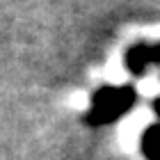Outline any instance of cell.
I'll list each match as a JSON object with an SVG mask.
<instances>
[{"label":"cell","instance_id":"1","mask_svg":"<svg viewBox=\"0 0 160 160\" xmlns=\"http://www.w3.org/2000/svg\"><path fill=\"white\" fill-rule=\"evenodd\" d=\"M133 101H135V94L130 87H103V89H98L94 94L87 121L94 123V126L114 121L133 105Z\"/></svg>","mask_w":160,"mask_h":160},{"label":"cell","instance_id":"2","mask_svg":"<svg viewBox=\"0 0 160 160\" xmlns=\"http://www.w3.org/2000/svg\"><path fill=\"white\" fill-rule=\"evenodd\" d=\"M128 69L135 73H142L151 62L160 64V46H135L128 53Z\"/></svg>","mask_w":160,"mask_h":160},{"label":"cell","instance_id":"3","mask_svg":"<svg viewBox=\"0 0 160 160\" xmlns=\"http://www.w3.org/2000/svg\"><path fill=\"white\" fill-rule=\"evenodd\" d=\"M142 151L149 160H160V123L151 126L142 137Z\"/></svg>","mask_w":160,"mask_h":160},{"label":"cell","instance_id":"4","mask_svg":"<svg viewBox=\"0 0 160 160\" xmlns=\"http://www.w3.org/2000/svg\"><path fill=\"white\" fill-rule=\"evenodd\" d=\"M153 110H156V114L160 117V101H156V103H153Z\"/></svg>","mask_w":160,"mask_h":160}]
</instances>
